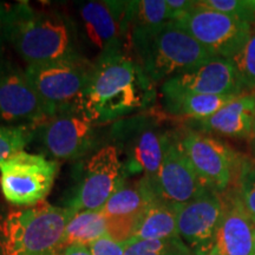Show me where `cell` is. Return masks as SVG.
<instances>
[{
    "instance_id": "obj_1",
    "label": "cell",
    "mask_w": 255,
    "mask_h": 255,
    "mask_svg": "<svg viewBox=\"0 0 255 255\" xmlns=\"http://www.w3.org/2000/svg\"><path fill=\"white\" fill-rule=\"evenodd\" d=\"M154 87L127 50L104 55L94 62L82 111L96 126L123 120L150 103Z\"/></svg>"
},
{
    "instance_id": "obj_2",
    "label": "cell",
    "mask_w": 255,
    "mask_h": 255,
    "mask_svg": "<svg viewBox=\"0 0 255 255\" xmlns=\"http://www.w3.org/2000/svg\"><path fill=\"white\" fill-rule=\"evenodd\" d=\"M5 39L27 66L85 57L75 19L26 1L18 2Z\"/></svg>"
},
{
    "instance_id": "obj_3",
    "label": "cell",
    "mask_w": 255,
    "mask_h": 255,
    "mask_svg": "<svg viewBox=\"0 0 255 255\" xmlns=\"http://www.w3.org/2000/svg\"><path fill=\"white\" fill-rule=\"evenodd\" d=\"M129 43L130 53L154 85L216 58L173 21L130 31Z\"/></svg>"
},
{
    "instance_id": "obj_4",
    "label": "cell",
    "mask_w": 255,
    "mask_h": 255,
    "mask_svg": "<svg viewBox=\"0 0 255 255\" xmlns=\"http://www.w3.org/2000/svg\"><path fill=\"white\" fill-rule=\"evenodd\" d=\"M72 215L47 202L0 213V255H59Z\"/></svg>"
},
{
    "instance_id": "obj_5",
    "label": "cell",
    "mask_w": 255,
    "mask_h": 255,
    "mask_svg": "<svg viewBox=\"0 0 255 255\" xmlns=\"http://www.w3.org/2000/svg\"><path fill=\"white\" fill-rule=\"evenodd\" d=\"M167 131L146 115H135L115 124L110 136L122 162L124 180L138 176L154 182L163 158Z\"/></svg>"
},
{
    "instance_id": "obj_6",
    "label": "cell",
    "mask_w": 255,
    "mask_h": 255,
    "mask_svg": "<svg viewBox=\"0 0 255 255\" xmlns=\"http://www.w3.org/2000/svg\"><path fill=\"white\" fill-rule=\"evenodd\" d=\"M25 70L47 117L65 111H82L94 70V63L87 57L28 65Z\"/></svg>"
},
{
    "instance_id": "obj_7",
    "label": "cell",
    "mask_w": 255,
    "mask_h": 255,
    "mask_svg": "<svg viewBox=\"0 0 255 255\" xmlns=\"http://www.w3.org/2000/svg\"><path fill=\"white\" fill-rule=\"evenodd\" d=\"M75 21L83 53L84 49L94 53V62L104 55L126 51L130 34L129 1L78 2Z\"/></svg>"
},
{
    "instance_id": "obj_8",
    "label": "cell",
    "mask_w": 255,
    "mask_h": 255,
    "mask_svg": "<svg viewBox=\"0 0 255 255\" xmlns=\"http://www.w3.org/2000/svg\"><path fill=\"white\" fill-rule=\"evenodd\" d=\"M58 162L20 151L0 164V189L8 203L32 207L44 202L55 183Z\"/></svg>"
},
{
    "instance_id": "obj_9",
    "label": "cell",
    "mask_w": 255,
    "mask_h": 255,
    "mask_svg": "<svg viewBox=\"0 0 255 255\" xmlns=\"http://www.w3.org/2000/svg\"><path fill=\"white\" fill-rule=\"evenodd\" d=\"M178 135L190 164L207 188L220 194L232 188L240 152L219 137L187 127L178 130Z\"/></svg>"
},
{
    "instance_id": "obj_10",
    "label": "cell",
    "mask_w": 255,
    "mask_h": 255,
    "mask_svg": "<svg viewBox=\"0 0 255 255\" xmlns=\"http://www.w3.org/2000/svg\"><path fill=\"white\" fill-rule=\"evenodd\" d=\"M175 25L219 58L232 59L247 43L253 28L231 15L197 5Z\"/></svg>"
},
{
    "instance_id": "obj_11",
    "label": "cell",
    "mask_w": 255,
    "mask_h": 255,
    "mask_svg": "<svg viewBox=\"0 0 255 255\" xmlns=\"http://www.w3.org/2000/svg\"><path fill=\"white\" fill-rule=\"evenodd\" d=\"M95 126L83 111H65L50 116L33 129L38 148L51 158L77 159L97 144Z\"/></svg>"
},
{
    "instance_id": "obj_12",
    "label": "cell",
    "mask_w": 255,
    "mask_h": 255,
    "mask_svg": "<svg viewBox=\"0 0 255 255\" xmlns=\"http://www.w3.org/2000/svg\"><path fill=\"white\" fill-rule=\"evenodd\" d=\"M150 187L156 199L173 207L182 206L209 189L190 164L178 130L167 131L161 168Z\"/></svg>"
},
{
    "instance_id": "obj_13",
    "label": "cell",
    "mask_w": 255,
    "mask_h": 255,
    "mask_svg": "<svg viewBox=\"0 0 255 255\" xmlns=\"http://www.w3.org/2000/svg\"><path fill=\"white\" fill-rule=\"evenodd\" d=\"M123 181L119 151L113 144L105 145L85 162L81 181L66 208L73 213L103 209Z\"/></svg>"
},
{
    "instance_id": "obj_14",
    "label": "cell",
    "mask_w": 255,
    "mask_h": 255,
    "mask_svg": "<svg viewBox=\"0 0 255 255\" xmlns=\"http://www.w3.org/2000/svg\"><path fill=\"white\" fill-rule=\"evenodd\" d=\"M47 119L39 96L23 70L11 60L0 62V122L34 129Z\"/></svg>"
},
{
    "instance_id": "obj_15",
    "label": "cell",
    "mask_w": 255,
    "mask_h": 255,
    "mask_svg": "<svg viewBox=\"0 0 255 255\" xmlns=\"http://www.w3.org/2000/svg\"><path fill=\"white\" fill-rule=\"evenodd\" d=\"M222 212V195L212 189L177 207L178 237L191 254L208 255L214 250Z\"/></svg>"
},
{
    "instance_id": "obj_16",
    "label": "cell",
    "mask_w": 255,
    "mask_h": 255,
    "mask_svg": "<svg viewBox=\"0 0 255 255\" xmlns=\"http://www.w3.org/2000/svg\"><path fill=\"white\" fill-rule=\"evenodd\" d=\"M155 200L146 178H126L102 209L107 219V234L119 242L129 241L138 219Z\"/></svg>"
},
{
    "instance_id": "obj_17",
    "label": "cell",
    "mask_w": 255,
    "mask_h": 255,
    "mask_svg": "<svg viewBox=\"0 0 255 255\" xmlns=\"http://www.w3.org/2000/svg\"><path fill=\"white\" fill-rule=\"evenodd\" d=\"M162 85L202 95L239 96L248 92L232 60L219 57L169 78Z\"/></svg>"
},
{
    "instance_id": "obj_18",
    "label": "cell",
    "mask_w": 255,
    "mask_h": 255,
    "mask_svg": "<svg viewBox=\"0 0 255 255\" xmlns=\"http://www.w3.org/2000/svg\"><path fill=\"white\" fill-rule=\"evenodd\" d=\"M187 128L212 136L232 139L250 138L255 128V95L245 92L201 121H188Z\"/></svg>"
},
{
    "instance_id": "obj_19",
    "label": "cell",
    "mask_w": 255,
    "mask_h": 255,
    "mask_svg": "<svg viewBox=\"0 0 255 255\" xmlns=\"http://www.w3.org/2000/svg\"><path fill=\"white\" fill-rule=\"evenodd\" d=\"M221 195L223 212L215 247L222 255H253L255 223L231 189Z\"/></svg>"
},
{
    "instance_id": "obj_20",
    "label": "cell",
    "mask_w": 255,
    "mask_h": 255,
    "mask_svg": "<svg viewBox=\"0 0 255 255\" xmlns=\"http://www.w3.org/2000/svg\"><path fill=\"white\" fill-rule=\"evenodd\" d=\"M237 96L202 95L162 85L161 104L165 114L177 119L201 121L212 116Z\"/></svg>"
},
{
    "instance_id": "obj_21",
    "label": "cell",
    "mask_w": 255,
    "mask_h": 255,
    "mask_svg": "<svg viewBox=\"0 0 255 255\" xmlns=\"http://www.w3.org/2000/svg\"><path fill=\"white\" fill-rule=\"evenodd\" d=\"M175 238H180L177 231V207L155 200L138 219L132 239L165 240Z\"/></svg>"
},
{
    "instance_id": "obj_22",
    "label": "cell",
    "mask_w": 255,
    "mask_h": 255,
    "mask_svg": "<svg viewBox=\"0 0 255 255\" xmlns=\"http://www.w3.org/2000/svg\"><path fill=\"white\" fill-rule=\"evenodd\" d=\"M104 235H107V219L102 209L76 212L64 232L63 248L71 245L90 246Z\"/></svg>"
},
{
    "instance_id": "obj_23",
    "label": "cell",
    "mask_w": 255,
    "mask_h": 255,
    "mask_svg": "<svg viewBox=\"0 0 255 255\" xmlns=\"http://www.w3.org/2000/svg\"><path fill=\"white\" fill-rule=\"evenodd\" d=\"M229 189L255 223V158L240 152L234 183Z\"/></svg>"
},
{
    "instance_id": "obj_24",
    "label": "cell",
    "mask_w": 255,
    "mask_h": 255,
    "mask_svg": "<svg viewBox=\"0 0 255 255\" xmlns=\"http://www.w3.org/2000/svg\"><path fill=\"white\" fill-rule=\"evenodd\" d=\"M169 13L165 0H135L129 1L130 31L149 28L168 23Z\"/></svg>"
},
{
    "instance_id": "obj_25",
    "label": "cell",
    "mask_w": 255,
    "mask_h": 255,
    "mask_svg": "<svg viewBox=\"0 0 255 255\" xmlns=\"http://www.w3.org/2000/svg\"><path fill=\"white\" fill-rule=\"evenodd\" d=\"M124 255H193L181 238L127 241Z\"/></svg>"
},
{
    "instance_id": "obj_26",
    "label": "cell",
    "mask_w": 255,
    "mask_h": 255,
    "mask_svg": "<svg viewBox=\"0 0 255 255\" xmlns=\"http://www.w3.org/2000/svg\"><path fill=\"white\" fill-rule=\"evenodd\" d=\"M33 141V129L28 127H14L0 124V164Z\"/></svg>"
},
{
    "instance_id": "obj_27",
    "label": "cell",
    "mask_w": 255,
    "mask_h": 255,
    "mask_svg": "<svg viewBox=\"0 0 255 255\" xmlns=\"http://www.w3.org/2000/svg\"><path fill=\"white\" fill-rule=\"evenodd\" d=\"M196 2L255 26V0H199Z\"/></svg>"
},
{
    "instance_id": "obj_28",
    "label": "cell",
    "mask_w": 255,
    "mask_h": 255,
    "mask_svg": "<svg viewBox=\"0 0 255 255\" xmlns=\"http://www.w3.org/2000/svg\"><path fill=\"white\" fill-rule=\"evenodd\" d=\"M248 92L255 91V28L247 43L237 56L231 59Z\"/></svg>"
},
{
    "instance_id": "obj_29",
    "label": "cell",
    "mask_w": 255,
    "mask_h": 255,
    "mask_svg": "<svg viewBox=\"0 0 255 255\" xmlns=\"http://www.w3.org/2000/svg\"><path fill=\"white\" fill-rule=\"evenodd\" d=\"M126 245L127 242H119L107 234L89 247L92 255H124Z\"/></svg>"
},
{
    "instance_id": "obj_30",
    "label": "cell",
    "mask_w": 255,
    "mask_h": 255,
    "mask_svg": "<svg viewBox=\"0 0 255 255\" xmlns=\"http://www.w3.org/2000/svg\"><path fill=\"white\" fill-rule=\"evenodd\" d=\"M165 1H167L169 20L173 23L182 19L195 6V1L190 0H165Z\"/></svg>"
},
{
    "instance_id": "obj_31",
    "label": "cell",
    "mask_w": 255,
    "mask_h": 255,
    "mask_svg": "<svg viewBox=\"0 0 255 255\" xmlns=\"http://www.w3.org/2000/svg\"><path fill=\"white\" fill-rule=\"evenodd\" d=\"M17 5L18 2L17 4H6V2L0 1V34L4 38L6 31L14 18Z\"/></svg>"
},
{
    "instance_id": "obj_32",
    "label": "cell",
    "mask_w": 255,
    "mask_h": 255,
    "mask_svg": "<svg viewBox=\"0 0 255 255\" xmlns=\"http://www.w3.org/2000/svg\"><path fill=\"white\" fill-rule=\"evenodd\" d=\"M59 255H92L90 247L84 245H71V246L64 247Z\"/></svg>"
},
{
    "instance_id": "obj_33",
    "label": "cell",
    "mask_w": 255,
    "mask_h": 255,
    "mask_svg": "<svg viewBox=\"0 0 255 255\" xmlns=\"http://www.w3.org/2000/svg\"><path fill=\"white\" fill-rule=\"evenodd\" d=\"M247 148H248V154L251 157L255 158V128L253 130V132H252V135L250 138L247 139Z\"/></svg>"
},
{
    "instance_id": "obj_34",
    "label": "cell",
    "mask_w": 255,
    "mask_h": 255,
    "mask_svg": "<svg viewBox=\"0 0 255 255\" xmlns=\"http://www.w3.org/2000/svg\"><path fill=\"white\" fill-rule=\"evenodd\" d=\"M5 43H6V40H5V38L1 36V34H0V62H1V60H4L5 58H4V52H5Z\"/></svg>"
},
{
    "instance_id": "obj_35",
    "label": "cell",
    "mask_w": 255,
    "mask_h": 255,
    "mask_svg": "<svg viewBox=\"0 0 255 255\" xmlns=\"http://www.w3.org/2000/svg\"><path fill=\"white\" fill-rule=\"evenodd\" d=\"M208 255H222V254L220 253V252L218 251V248L214 247V250H213L212 252H210V253H209Z\"/></svg>"
},
{
    "instance_id": "obj_36",
    "label": "cell",
    "mask_w": 255,
    "mask_h": 255,
    "mask_svg": "<svg viewBox=\"0 0 255 255\" xmlns=\"http://www.w3.org/2000/svg\"><path fill=\"white\" fill-rule=\"evenodd\" d=\"M253 255H255V232H254V251H253Z\"/></svg>"
},
{
    "instance_id": "obj_37",
    "label": "cell",
    "mask_w": 255,
    "mask_h": 255,
    "mask_svg": "<svg viewBox=\"0 0 255 255\" xmlns=\"http://www.w3.org/2000/svg\"><path fill=\"white\" fill-rule=\"evenodd\" d=\"M254 95H255V91H254Z\"/></svg>"
}]
</instances>
